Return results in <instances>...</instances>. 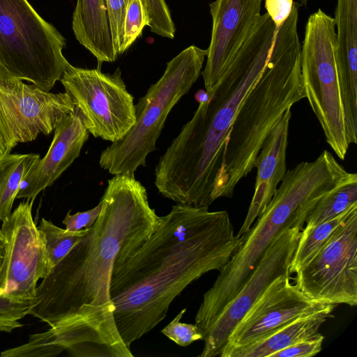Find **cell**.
Masks as SVG:
<instances>
[{
    "label": "cell",
    "mask_w": 357,
    "mask_h": 357,
    "mask_svg": "<svg viewBox=\"0 0 357 357\" xmlns=\"http://www.w3.org/2000/svg\"><path fill=\"white\" fill-rule=\"evenodd\" d=\"M102 204H99L94 208L83 212H77L70 214L68 212L62 223L65 225L66 229L70 231H77L85 228L91 227L97 220L100 211Z\"/></svg>",
    "instance_id": "31"
},
{
    "label": "cell",
    "mask_w": 357,
    "mask_h": 357,
    "mask_svg": "<svg viewBox=\"0 0 357 357\" xmlns=\"http://www.w3.org/2000/svg\"><path fill=\"white\" fill-rule=\"evenodd\" d=\"M107 10L114 55L123 54V23L128 0H105Z\"/></svg>",
    "instance_id": "28"
},
{
    "label": "cell",
    "mask_w": 357,
    "mask_h": 357,
    "mask_svg": "<svg viewBox=\"0 0 357 357\" xmlns=\"http://www.w3.org/2000/svg\"><path fill=\"white\" fill-rule=\"evenodd\" d=\"M241 243L226 211L174 205L151 236L113 266L110 297L126 345L130 348L160 324L190 284L211 271H220Z\"/></svg>",
    "instance_id": "2"
},
{
    "label": "cell",
    "mask_w": 357,
    "mask_h": 357,
    "mask_svg": "<svg viewBox=\"0 0 357 357\" xmlns=\"http://www.w3.org/2000/svg\"><path fill=\"white\" fill-rule=\"evenodd\" d=\"M89 228L70 231L55 225L44 218L41 219L38 229L44 243L51 271L86 234Z\"/></svg>",
    "instance_id": "24"
},
{
    "label": "cell",
    "mask_w": 357,
    "mask_h": 357,
    "mask_svg": "<svg viewBox=\"0 0 357 357\" xmlns=\"http://www.w3.org/2000/svg\"><path fill=\"white\" fill-rule=\"evenodd\" d=\"M324 336L317 333L272 354L271 357H310L320 352Z\"/></svg>",
    "instance_id": "30"
},
{
    "label": "cell",
    "mask_w": 357,
    "mask_h": 357,
    "mask_svg": "<svg viewBox=\"0 0 357 357\" xmlns=\"http://www.w3.org/2000/svg\"><path fill=\"white\" fill-rule=\"evenodd\" d=\"M40 158L39 154L10 153L0 155V220L11 213L21 183Z\"/></svg>",
    "instance_id": "21"
},
{
    "label": "cell",
    "mask_w": 357,
    "mask_h": 357,
    "mask_svg": "<svg viewBox=\"0 0 357 357\" xmlns=\"http://www.w3.org/2000/svg\"><path fill=\"white\" fill-rule=\"evenodd\" d=\"M348 173L326 150L314 161L302 162L287 170L268 205L241 236L238 249L204 294L195 318V324L202 335L239 291L282 230L291 225H305L317 202L337 187Z\"/></svg>",
    "instance_id": "4"
},
{
    "label": "cell",
    "mask_w": 357,
    "mask_h": 357,
    "mask_svg": "<svg viewBox=\"0 0 357 357\" xmlns=\"http://www.w3.org/2000/svg\"><path fill=\"white\" fill-rule=\"evenodd\" d=\"M266 13L273 21L275 32L289 17L294 4V0H264Z\"/></svg>",
    "instance_id": "32"
},
{
    "label": "cell",
    "mask_w": 357,
    "mask_h": 357,
    "mask_svg": "<svg viewBox=\"0 0 357 357\" xmlns=\"http://www.w3.org/2000/svg\"><path fill=\"white\" fill-rule=\"evenodd\" d=\"M299 1H300L301 2V3H303V5H305V4H306V3H307V0H299Z\"/></svg>",
    "instance_id": "36"
},
{
    "label": "cell",
    "mask_w": 357,
    "mask_h": 357,
    "mask_svg": "<svg viewBox=\"0 0 357 357\" xmlns=\"http://www.w3.org/2000/svg\"><path fill=\"white\" fill-rule=\"evenodd\" d=\"M60 82L93 137L112 143L123 139L135 125L133 96L119 68L110 74L70 64Z\"/></svg>",
    "instance_id": "9"
},
{
    "label": "cell",
    "mask_w": 357,
    "mask_h": 357,
    "mask_svg": "<svg viewBox=\"0 0 357 357\" xmlns=\"http://www.w3.org/2000/svg\"><path fill=\"white\" fill-rule=\"evenodd\" d=\"M304 225L284 228L266 249L245 284L203 334L199 356H220L237 324L276 278L289 273V266ZM291 275V274H290Z\"/></svg>",
    "instance_id": "13"
},
{
    "label": "cell",
    "mask_w": 357,
    "mask_h": 357,
    "mask_svg": "<svg viewBox=\"0 0 357 357\" xmlns=\"http://www.w3.org/2000/svg\"><path fill=\"white\" fill-rule=\"evenodd\" d=\"M291 109H287L264 140L256 160L255 191L237 236L245 234L272 199L287 172V149Z\"/></svg>",
    "instance_id": "18"
},
{
    "label": "cell",
    "mask_w": 357,
    "mask_h": 357,
    "mask_svg": "<svg viewBox=\"0 0 357 357\" xmlns=\"http://www.w3.org/2000/svg\"><path fill=\"white\" fill-rule=\"evenodd\" d=\"M296 274L294 284L312 301L357 305V206L328 243Z\"/></svg>",
    "instance_id": "10"
},
{
    "label": "cell",
    "mask_w": 357,
    "mask_h": 357,
    "mask_svg": "<svg viewBox=\"0 0 357 357\" xmlns=\"http://www.w3.org/2000/svg\"><path fill=\"white\" fill-rule=\"evenodd\" d=\"M145 1L151 18V31L160 36L173 39L176 26L165 0Z\"/></svg>",
    "instance_id": "27"
},
{
    "label": "cell",
    "mask_w": 357,
    "mask_h": 357,
    "mask_svg": "<svg viewBox=\"0 0 357 357\" xmlns=\"http://www.w3.org/2000/svg\"><path fill=\"white\" fill-rule=\"evenodd\" d=\"M185 311L186 308L181 310L174 319L161 331L162 334L181 347H188L194 342L202 340L203 338L195 324L181 321Z\"/></svg>",
    "instance_id": "29"
},
{
    "label": "cell",
    "mask_w": 357,
    "mask_h": 357,
    "mask_svg": "<svg viewBox=\"0 0 357 357\" xmlns=\"http://www.w3.org/2000/svg\"><path fill=\"white\" fill-rule=\"evenodd\" d=\"M335 306L328 305L301 316L259 341L230 351L225 357H271L274 353L319 333L321 325L333 317Z\"/></svg>",
    "instance_id": "20"
},
{
    "label": "cell",
    "mask_w": 357,
    "mask_h": 357,
    "mask_svg": "<svg viewBox=\"0 0 357 357\" xmlns=\"http://www.w3.org/2000/svg\"><path fill=\"white\" fill-rule=\"evenodd\" d=\"M151 18L145 0H128L124 23L122 52L124 53L142 35Z\"/></svg>",
    "instance_id": "25"
},
{
    "label": "cell",
    "mask_w": 357,
    "mask_h": 357,
    "mask_svg": "<svg viewBox=\"0 0 357 357\" xmlns=\"http://www.w3.org/2000/svg\"><path fill=\"white\" fill-rule=\"evenodd\" d=\"M8 153V152L7 151V149H6L3 141L0 138V155H3L5 153Z\"/></svg>",
    "instance_id": "35"
},
{
    "label": "cell",
    "mask_w": 357,
    "mask_h": 357,
    "mask_svg": "<svg viewBox=\"0 0 357 357\" xmlns=\"http://www.w3.org/2000/svg\"><path fill=\"white\" fill-rule=\"evenodd\" d=\"M334 18L319 8L310 15L301 50L305 98L326 141L344 160L351 144L344 117L335 61Z\"/></svg>",
    "instance_id": "8"
},
{
    "label": "cell",
    "mask_w": 357,
    "mask_h": 357,
    "mask_svg": "<svg viewBox=\"0 0 357 357\" xmlns=\"http://www.w3.org/2000/svg\"><path fill=\"white\" fill-rule=\"evenodd\" d=\"M335 61L345 121L351 141L357 139V0H337Z\"/></svg>",
    "instance_id": "17"
},
{
    "label": "cell",
    "mask_w": 357,
    "mask_h": 357,
    "mask_svg": "<svg viewBox=\"0 0 357 357\" xmlns=\"http://www.w3.org/2000/svg\"><path fill=\"white\" fill-rule=\"evenodd\" d=\"M356 206L357 203L336 217L302 229L291 260L290 274L296 273L328 243Z\"/></svg>",
    "instance_id": "22"
},
{
    "label": "cell",
    "mask_w": 357,
    "mask_h": 357,
    "mask_svg": "<svg viewBox=\"0 0 357 357\" xmlns=\"http://www.w3.org/2000/svg\"><path fill=\"white\" fill-rule=\"evenodd\" d=\"M275 25L261 15L208 100L172 140L155 168L159 193L176 204L208 207L221 197L226 141L236 114L269 57Z\"/></svg>",
    "instance_id": "3"
},
{
    "label": "cell",
    "mask_w": 357,
    "mask_h": 357,
    "mask_svg": "<svg viewBox=\"0 0 357 357\" xmlns=\"http://www.w3.org/2000/svg\"><path fill=\"white\" fill-rule=\"evenodd\" d=\"M33 298L20 299L0 295V331L10 333L22 326L20 320L29 314Z\"/></svg>",
    "instance_id": "26"
},
{
    "label": "cell",
    "mask_w": 357,
    "mask_h": 357,
    "mask_svg": "<svg viewBox=\"0 0 357 357\" xmlns=\"http://www.w3.org/2000/svg\"><path fill=\"white\" fill-rule=\"evenodd\" d=\"M75 108L66 92H45L33 84L0 77V138L8 153L18 143L50 135Z\"/></svg>",
    "instance_id": "11"
},
{
    "label": "cell",
    "mask_w": 357,
    "mask_h": 357,
    "mask_svg": "<svg viewBox=\"0 0 357 357\" xmlns=\"http://www.w3.org/2000/svg\"><path fill=\"white\" fill-rule=\"evenodd\" d=\"M195 98L199 104L204 102L208 100V94L206 90L199 89L196 92Z\"/></svg>",
    "instance_id": "33"
},
{
    "label": "cell",
    "mask_w": 357,
    "mask_h": 357,
    "mask_svg": "<svg viewBox=\"0 0 357 357\" xmlns=\"http://www.w3.org/2000/svg\"><path fill=\"white\" fill-rule=\"evenodd\" d=\"M100 213L86 234L38 285L29 314L50 328L40 333L53 356L132 357L114 317V265L139 248L161 222L146 188L128 174L108 180Z\"/></svg>",
    "instance_id": "1"
},
{
    "label": "cell",
    "mask_w": 357,
    "mask_h": 357,
    "mask_svg": "<svg viewBox=\"0 0 357 357\" xmlns=\"http://www.w3.org/2000/svg\"><path fill=\"white\" fill-rule=\"evenodd\" d=\"M206 54V50L192 45L167 63L162 77L135 105V125L123 139L101 153L99 165L102 169L114 176H135L137 168L145 166L169 113L199 77Z\"/></svg>",
    "instance_id": "6"
},
{
    "label": "cell",
    "mask_w": 357,
    "mask_h": 357,
    "mask_svg": "<svg viewBox=\"0 0 357 357\" xmlns=\"http://www.w3.org/2000/svg\"><path fill=\"white\" fill-rule=\"evenodd\" d=\"M6 241L1 229L0 228V266L3 257Z\"/></svg>",
    "instance_id": "34"
},
{
    "label": "cell",
    "mask_w": 357,
    "mask_h": 357,
    "mask_svg": "<svg viewBox=\"0 0 357 357\" xmlns=\"http://www.w3.org/2000/svg\"><path fill=\"white\" fill-rule=\"evenodd\" d=\"M34 199L20 202L2 221L6 241L0 266V295L29 299L38 282L51 271L48 257L32 214Z\"/></svg>",
    "instance_id": "12"
},
{
    "label": "cell",
    "mask_w": 357,
    "mask_h": 357,
    "mask_svg": "<svg viewBox=\"0 0 357 357\" xmlns=\"http://www.w3.org/2000/svg\"><path fill=\"white\" fill-rule=\"evenodd\" d=\"M65 38L28 0H0V77L50 92L70 64Z\"/></svg>",
    "instance_id": "7"
},
{
    "label": "cell",
    "mask_w": 357,
    "mask_h": 357,
    "mask_svg": "<svg viewBox=\"0 0 357 357\" xmlns=\"http://www.w3.org/2000/svg\"><path fill=\"white\" fill-rule=\"evenodd\" d=\"M275 33L269 57L243 100L226 141L221 197H231L237 184L255 167L263 143L284 112L305 98L298 34V10Z\"/></svg>",
    "instance_id": "5"
},
{
    "label": "cell",
    "mask_w": 357,
    "mask_h": 357,
    "mask_svg": "<svg viewBox=\"0 0 357 357\" xmlns=\"http://www.w3.org/2000/svg\"><path fill=\"white\" fill-rule=\"evenodd\" d=\"M49 149L23 179L17 199H33L52 184L79 156L89 132L79 110L64 116L56 126Z\"/></svg>",
    "instance_id": "16"
},
{
    "label": "cell",
    "mask_w": 357,
    "mask_h": 357,
    "mask_svg": "<svg viewBox=\"0 0 357 357\" xmlns=\"http://www.w3.org/2000/svg\"><path fill=\"white\" fill-rule=\"evenodd\" d=\"M72 28L77 40L99 63L116 60L105 0H77Z\"/></svg>",
    "instance_id": "19"
},
{
    "label": "cell",
    "mask_w": 357,
    "mask_h": 357,
    "mask_svg": "<svg viewBox=\"0 0 357 357\" xmlns=\"http://www.w3.org/2000/svg\"><path fill=\"white\" fill-rule=\"evenodd\" d=\"M290 274L276 278L263 291L231 331L220 357L272 334L295 319L325 308L291 283Z\"/></svg>",
    "instance_id": "14"
},
{
    "label": "cell",
    "mask_w": 357,
    "mask_h": 357,
    "mask_svg": "<svg viewBox=\"0 0 357 357\" xmlns=\"http://www.w3.org/2000/svg\"><path fill=\"white\" fill-rule=\"evenodd\" d=\"M357 203V174L349 173L337 187L324 195L305 220L311 227L341 214Z\"/></svg>",
    "instance_id": "23"
},
{
    "label": "cell",
    "mask_w": 357,
    "mask_h": 357,
    "mask_svg": "<svg viewBox=\"0 0 357 357\" xmlns=\"http://www.w3.org/2000/svg\"><path fill=\"white\" fill-rule=\"evenodd\" d=\"M262 0H215L209 5L212 17L206 63L202 71L205 90L214 86L250 36L261 16Z\"/></svg>",
    "instance_id": "15"
}]
</instances>
